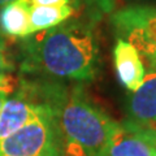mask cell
Segmentation results:
<instances>
[{
    "label": "cell",
    "instance_id": "4",
    "mask_svg": "<svg viewBox=\"0 0 156 156\" xmlns=\"http://www.w3.org/2000/svg\"><path fill=\"white\" fill-rule=\"evenodd\" d=\"M111 22L119 38L130 42L150 69L156 70V7H124L112 12Z\"/></svg>",
    "mask_w": 156,
    "mask_h": 156
},
{
    "label": "cell",
    "instance_id": "13",
    "mask_svg": "<svg viewBox=\"0 0 156 156\" xmlns=\"http://www.w3.org/2000/svg\"><path fill=\"white\" fill-rule=\"evenodd\" d=\"M13 64L11 61L7 48V43L3 38V34L0 33V76L5 74V73H12Z\"/></svg>",
    "mask_w": 156,
    "mask_h": 156
},
{
    "label": "cell",
    "instance_id": "16",
    "mask_svg": "<svg viewBox=\"0 0 156 156\" xmlns=\"http://www.w3.org/2000/svg\"><path fill=\"white\" fill-rule=\"evenodd\" d=\"M154 156H156V152H155V155H154Z\"/></svg>",
    "mask_w": 156,
    "mask_h": 156
},
{
    "label": "cell",
    "instance_id": "5",
    "mask_svg": "<svg viewBox=\"0 0 156 156\" xmlns=\"http://www.w3.org/2000/svg\"><path fill=\"white\" fill-rule=\"evenodd\" d=\"M46 104L41 81H20L0 112V140L21 129Z\"/></svg>",
    "mask_w": 156,
    "mask_h": 156
},
{
    "label": "cell",
    "instance_id": "12",
    "mask_svg": "<svg viewBox=\"0 0 156 156\" xmlns=\"http://www.w3.org/2000/svg\"><path fill=\"white\" fill-rule=\"evenodd\" d=\"M18 82L13 77L12 73H5L0 76V112L3 109V105L5 103L7 98L14 91Z\"/></svg>",
    "mask_w": 156,
    "mask_h": 156
},
{
    "label": "cell",
    "instance_id": "14",
    "mask_svg": "<svg viewBox=\"0 0 156 156\" xmlns=\"http://www.w3.org/2000/svg\"><path fill=\"white\" fill-rule=\"evenodd\" d=\"M31 3L33 5H65V4H76L74 0H31Z\"/></svg>",
    "mask_w": 156,
    "mask_h": 156
},
{
    "label": "cell",
    "instance_id": "8",
    "mask_svg": "<svg viewBox=\"0 0 156 156\" xmlns=\"http://www.w3.org/2000/svg\"><path fill=\"white\" fill-rule=\"evenodd\" d=\"M113 64L120 83L128 91L138 90L146 76V69L140 53L130 42L117 38L113 47Z\"/></svg>",
    "mask_w": 156,
    "mask_h": 156
},
{
    "label": "cell",
    "instance_id": "9",
    "mask_svg": "<svg viewBox=\"0 0 156 156\" xmlns=\"http://www.w3.org/2000/svg\"><path fill=\"white\" fill-rule=\"evenodd\" d=\"M31 0H13L0 7V33L3 35L20 39L31 35Z\"/></svg>",
    "mask_w": 156,
    "mask_h": 156
},
{
    "label": "cell",
    "instance_id": "10",
    "mask_svg": "<svg viewBox=\"0 0 156 156\" xmlns=\"http://www.w3.org/2000/svg\"><path fill=\"white\" fill-rule=\"evenodd\" d=\"M78 11L76 4L65 5H33L30 11L31 34L52 29L72 18Z\"/></svg>",
    "mask_w": 156,
    "mask_h": 156
},
{
    "label": "cell",
    "instance_id": "1",
    "mask_svg": "<svg viewBox=\"0 0 156 156\" xmlns=\"http://www.w3.org/2000/svg\"><path fill=\"white\" fill-rule=\"evenodd\" d=\"M95 22L66 20L52 29L21 39V72L55 81L91 82L100 69Z\"/></svg>",
    "mask_w": 156,
    "mask_h": 156
},
{
    "label": "cell",
    "instance_id": "6",
    "mask_svg": "<svg viewBox=\"0 0 156 156\" xmlns=\"http://www.w3.org/2000/svg\"><path fill=\"white\" fill-rule=\"evenodd\" d=\"M156 130H143L126 122L117 124L101 156H154Z\"/></svg>",
    "mask_w": 156,
    "mask_h": 156
},
{
    "label": "cell",
    "instance_id": "3",
    "mask_svg": "<svg viewBox=\"0 0 156 156\" xmlns=\"http://www.w3.org/2000/svg\"><path fill=\"white\" fill-rule=\"evenodd\" d=\"M0 156H65V138L48 100L21 129L0 140Z\"/></svg>",
    "mask_w": 156,
    "mask_h": 156
},
{
    "label": "cell",
    "instance_id": "7",
    "mask_svg": "<svg viewBox=\"0 0 156 156\" xmlns=\"http://www.w3.org/2000/svg\"><path fill=\"white\" fill-rule=\"evenodd\" d=\"M124 122L143 130H156V70L148 69L139 89L128 101Z\"/></svg>",
    "mask_w": 156,
    "mask_h": 156
},
{
    "label": "cell",
    "instance_id": "11",
    "mask_svg": "<svg viewBox=\"0 0 156 156\" xmlns=\"http://www.w3.org/2000/svg\"><path fill=\"white\" fill-rule=\"evenodd\" d=\"M117 0H74L78 11L92 22H98L116 9Z\"/></svg>",
    "mask_w": 156,
    "mask_h": 156
},
{
    "label": "cell",
    "instance_id": "15",
    "mask_svg": "<svg viewBox=\"0 0 156 156\" xmlns=\"http://www.w3.org/2000/svg\"><path fill=\"white\" fill-rule=\"evenodd\" d=\"M11 2H13V0H0V7L5 5V4H8V3H11Z\"/></svg>",
    "mask_w": 156,
    "mask_h": 156
},
{
    "label": "cell",
    "instance_id": "2",
    "mask_svg": "<svg viewBox=\"0 0 156 156\" xmlns=\"http://www.w3.org/2000/svg\"><path fill=\"white\" fill-rule=\"evenodd\" d=\"M44 95L56 111L65 142L78 146L86 156H101L119 122L90 100L81 87L42 82Z\"/></svg>",
    "mask_w": 156,
    "mask_h": 156
}]
</instances>
